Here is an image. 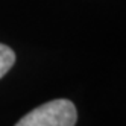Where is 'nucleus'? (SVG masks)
I'll use <instances>...</instances> for the list:
<instances>
[{
	"label": "nucleus",
	"mask_w": 126,
	"mask_h": 126,
	"mask_svg": "<svg viewBox=\"0 0 126 126\" xmlns=\"http://www.w3.org/2000/svg\"><path fill=\"white\" fill-rule=\"evenodd\" d=\"M76 106L67 99H55L28 112L15 126H75Z\"/></svg>",
	"instance_id": "1"
},
{
	"label": "nucleus",
	"mask_w": 126,
	"mask_h": 126,
	"mask_svg": "<svg viewBox=\"0 0 126 126\" xmlns=\"http://www.w3.org/2000/svg\"><path fill=\"white\" fill-rule=\"evenodd\" d=\"M15 62V53L11 47L0 43V79L9 71Z\"/></svg>",
	"instance_id": "2"
}]
</instances>
